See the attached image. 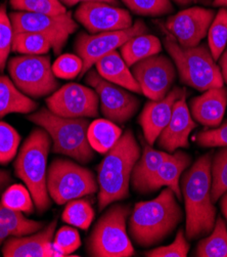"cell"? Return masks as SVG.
<instances>
[{"label": "cell", "mask_w": 227, "mask_h": 257, "mask_svg": "<svg viewBox=\"0 0 227 257\" xmlns=\"http://www.w3.org/2000/svg\"><path fill=\"white\" fill-rule=\"evenodd\" d=\"M212 153L199 157L183 173L181 194L185 203V236L195 240L209 235L215 225L217 210L211 195Z\"/></svg>", "instance_id": "obj_1"}, {"label": "cell", "mask_w": 227, "mask_h": 257, "mask_svg": "<svg viewBox=\"0 0 227 257\" xmlns=\"http://www.w3.org/2000/svg\"><path fill=\"white\" fill-rule=\"evenodd\" d=\"M183 218V213L170 188L150 201L136 203L129 216V235L142 248L155 246L169 237Z\"/></svg>", "instance_id": "obj_2"}, {"label": "cell", "mask_w": 227, "mask_h": 257, "mask_svg": "<svg viewBox=\"0 0 227 257\" xmlns=\"http://www.w3.org/2000/svg\"><path fill=\"white\" fill-rule=\"evenodd\" d=\"M105 155L97 167L99 210L128 198L132 170L141 155V149L133 133L127 131Z\"/></svg>", "instance_id": "obj_3"}, {"label": "cell", "mask_w": 227, "mask_h": 257, "mask_svg": "<svg viewBox=\"0 0 227 257\" xmlns=\"http://www.w3.org/2000/svg\"><path fill=\"white\" fill-rule=\"evenodd\" d=\"M52 144L48 133L42 127L36 128L24 142L14 164L16 175L26 185L41 213L52 206L47 191V158Z\"/></svg>", "instance_id": "obj_4"}, {"label": "cell", "mask_w": 227, "mask_h": 257, "mask_svg": "<svg viewBox=\"0 0 227 257\" xmlns=\"http://www.w3.org/2000/svg\"><path fill=\"white\" fill-rule=\"evenodd\" d=\"M28 120L42 127L53 141V152L86 164L94 157L88 139L89 121L86 118H65L46 108L29 115Z\"/></svg>", "instance_id": "obj_5"}, {"label": "cell", "mask_w": 227, "mask_h": 257, "mask_svg": "<svg viewBox=\"0 0 227 257\" xmlns=\"http://www.w3.org/2000/svg\"><path fill=\"white\" fill-rule=\"evenodd\" d=\"M163 43L177 69L182 83L199 91L223 86L221 69L216 64L207 44L184 47L171 35L166 36Z\"/></svg>", "instance_id": "obj_6"}, {"label": "cell", "mask_w": 227, "mask_h": 257, "mask_svg": "<svg viewBox=\"0 0 227 257\" xmlns=\"http://www.w3.org/2000/svg\"><path fill=\"white\" fill-rule=\"evenodd\" d=\"M131 208L114 204L95 223L87 240V253L93 257H130L135 251L127 233Z\"/></svg>", "instance_id": "obj_7"}, {"label": "cell", "mask_w": 227, "mask_h": 257, "mask_svg": "<svg viewBox=\"0 0 227 257\" xmlns=\"http://www.w3.org/2000/svg\"><path fill=\"white\" fill-rule=\"evenodd\" d=\"M98 184L87 168L66 159H56L47 170L48 194L59 205L96 193Z\"/></svg>", "instance_id": "obj_8"}, {"label": "cell", "mask_w": 227, "mask_h": 257, "mask_svg": "<svg viewBox=\"0 0 227 257\" xmlns=\"http://www.w3.org/2000/svg\"><path fill=\"white\" fill-rule=\"evenodd\" d=\"M8 69L16 86L32 98L50 95L59 89L60 83L49 57L28 55L15 57L9 61Z\"/></svg>", "instance_id": "obj_9"}, {"label": "cell", "mask_w": 227, "mask_h": 257, "mask_svg": "<svg viewBox=\"0 0 227 257\" xmlns=\"http://www.w3.org/2000/svg\"><path fill=\"white\" fill-rule=\"evenodd\" d=\"M14 33L31 32L44 36L60 55L71 34L78 29V24L71 13L58 16L17 12L10 15Z\"/></svg>", "instance_id": "obj_10"}, {"label": "cell", "mask_w": 227, "mask_h": 257, "mask_svg": "<svg viewBox=\"0 0 227 257\" xmlns=\"http://www.w3.org/2000/svg\"><path fill=\"white\" fill-rule=\"evenodd\" d=\"M85 75V82L97 93L99 107L106 119L124 124L137 113L140 101L128 89L104 79L96 70H89Z\"/></svg>", "instance_id": "obj_11"}, {"label": "cell", "mask_w": 227, "mask_h": 257, "mask_svg": "<svg viewBox=\"0 0 227 257\" xmlns=\"http://www.w3.org/2000/svg\"><path fill=\"white\" fill-rule=\"evenodd\" d=\"M146 32V25L142 21L138 20L130 28L125 30L103 32L98 34L80 33L75 43L76 53L83 61V69L80 77L85 75L91 67L104 56L117 50L130 38Z\"/></svg>", "instance_id": "obj_12"}, {"label": "cell", "mask_w": 227, "mask_h": 257, "mask_svg": "<svg viewBox=\"0 0 227 257\" xmlns=\"http://www.w3.org/2000/svg\"><path fill=\"white\" fill-rule=\"evenodd\" d=\"M47 109L65 118H93L98 116L99 99L93 88L69 83L46 99Z\"/></svg>", "instance_id": "obj_13"}, {"label": "cell", "mask_w": 227, "mask_h": 257, "mask_svg": "<svg viewBox=\"0 0 227 257\" xmlns=\"http://www.w3.org/2000/svg\"><path fill=\"white\" fill-rule=\"evenodd\" d=\"M132 74L141 92L150 100L165 97L176 79V67L166 56H151L132 66Z\"/></svg>", "instance_id": "obj_14"}, {"label": "cell", "mask_w": 227, "mask_h": 257, "mask_svg": "<svg viewBox=\"0 0 227 257\" xmlns=\"http://www.w3.org/2000/svg\"><path fill=\"white\" fill-rule=\"evenodd\" d=\"M75 19L90 34L125 30L133 25L128 11L100 2L81 4L75 12Z\"/></svg>", "instance_id": "obj_15"}, {"label": "cell", "mask_w": 227, "mask_h": 257, "mask_svg": "<svg viewBox=\"0 0 227 257\" xmlns=\"http://www.w3.org/2000/svg\"><path fill=\"white\" fill-rule=\"evenodd\" d=\"M215 15L214 10L192 7L168 18L166 28L181 46L193 47L207 36Z\"/></svg>", "instance_id": "obj_16"}, {"label": "cell", "mask_w": 227, "mask_h": 257, "mask_svg": "<svg viewBox=\"0 0 227 257\" xmlns=\"http://www.w3.org/2000/svg\"><path fill=\"white\" fill-rule=\"evenodd\" d=\"M58 220L30 236L12 237L5 242L3 254L6 257H63L54 246Z\"/></svg>", "instance_id": "obj_17"}, {"label": "cell", "mask_w": 227, "mask_h": 257, "mask_svg": "<svg viewBox=\"0 0 227 257\" xmlns=\"http://www.w3.org/2000/svg\"><path fill=\"white\" fill-rule=\"evenodd\" d=\"M184 94H186L185 89L174 87L165 97L146 102L139 115L138 121L142 128L144 141L149 146L155 145L171 119L176 100Z\"/></svg>", "instance_id": "obj_18"}, {"label": "cell", "mask_w": 227, "mask_h": 257, "mask_svg": "<svg viewBox=\"0 0 227 257\" xmlns=\"http://www.w3.org/2000/svg\"><path fill=\"white\" fill-rule=\"evenodd\" d=\"M185 98L186 94L176 100L171 119L157 140L159 148L169 154L187 148L189 135L196 126Z\"/></svg>", "instance_id": "obj_19"}, {"label": "cell", "mask_w": 227, "mask_h": 257, "mask_svg": "<svg viewBox=\"0 0 227 257\" xmlns=\"http://www.w3.org/2000/svg\"><path fill=\"white\" fill-rule=\"evenodd\" d=\"M227 107V88L214 87L205 90L190 101L191 116L200 124L218 127Z\"/></svg>", "instance_id": "obj_20"}, {"label": "cell", "mask_w": 227, "mask_h": 257, "mask_svg": "<svg viewBox=\"0 0 227 257\" xmlns=\"http://www.w3.org/2000/svg\"><path fill=\"white\" fill-rule=\"evenodd\" d=\"M191 162L190 157L184 152H175L170 154L169 157L162 163L158 171L150 179L146 193L156 192L163 187L170 188L176 198L181 200V188L179 187V178Z\"/></svg>", "instance_id": "obj_21"}, {"label": "cell", "mask_w": 227, "mask_h": 257, "mask_svg": "<svg viewBox=\"0 0 227 257\" xmlns=\"http://www.w3.org/2000/svg\"><path fill=\"white\" fill-rule=\"evenodd\" d=\"M95 70L104 79L135 93H142L135 77L117 50L95 63Z\"/></svg>", "instance_id": "obj_22"}, {"label": "cell", "mask_w": 227, "mask_h": 257, "mask_svg": "<svg viewBox=\"0 0 227 257\" xmlns=\"http://www.w3.org/2000/svg\"><path fill=\"white\" fill-rule=\"evenodd\" d=\"M142 153L135 163L130 184L133 190L140 194H146V188L149 181L158 171L162 163L169 157L170 154L151 148L145 141L142 142Z\"/></svg>", "instance_id": "obj_23"}, {"label": "cell", "mask_w": 227, "mask_h": 257, "mask_svg": "<svg viewBox=\"0 0 227 257\" xmlns=\"http://www.w3.org/2000/svg\"><path fill=\"white\" fill-rule=\"evenodd\" d=\"M38 108L32 97L23 93L8 76L0 74V118L9 114H30Z\"/></svg>", "instance_id": "obj_24"}, {"label": "cell", "mask_w": 227, "mask_h": 257, "mask_svg": "<svg viewBox=\"0 0 227 257\" xmlns=\"http://www.w3.org/2000/svg\"><path fill=\"white\" fill-rule=\"evenodd\" d=\"M43 226V222L25 217L23 212L12 210L0 202V246L10 237L34 234Z\"/></svg>", "instance_id": "obj_25"}, {"label": "cell", "mask_w": 227, "mask_h": 257, "mask_svg": "<svg viewBox=\"0 0 227 257\" xmlns=\"http://www.w3.org/2000/svg\"><path fill=\"white\" fill-rule=\"evenodd\" d=\"M121 56L129 67L136 63L156 56L161 53L162 42L161 40L151 34H139L128 41H126L121 47Z\"/></svg>", "instance_id": "obj_26"}, {"label": "cell", "mask_w": 227, "mask_h": 257, "mask_svg": "<svg viewBox=\"0 0 227 257\" xmlns=\"http://www.w3.org/2000/svg\"><path fill=\"white\" fill-rule=\"evenodd\" d=\"M122 134L116 123L108 119H97L89 124L87 139L93 151L106 154L119 141Z\"/></svg>", "instance_id": "obj_27"}, {"label": "cell", "mask_w": 227, "mask_h": 257, "mask_svg": "<svg viewBox=\"0 0 227 257\" xmlns=\"http://www.w3.org/2000/svg\"><path fill=\"white\" fill-rule=\"evenodd\" d=\"M193 255L196 257H227V227L222 217L216 218L212 232L198 242Z\"/></svg>", "instance_id": "obj_28"}, {"label": "cell", "mask_w": 227, "mask_h": 257, "mask_svg": "<svg viewBox=\"0 0 227 257\" xmlns=\"http://www.w3.org/2000/svg\"><path fill=\"white\" fill-rule=\"evenodd\" d=\"M208 46L214 60L219 61L227 45V9L221 8L208 30Z\"/></svg>", "instance_id": "obj_29"}, {"label": "cell", "mask_w": 227, "mask_h": 257, "mask_svg": "<svg viewBox=\"0 0 227 257\" xmlns=\"http://www.w3.org/2000/svg\"><path fill=\"white\" fill-rule=\"evenodd\" d=\"M52 48V43L40 34L31 32L14 34L12 50L15 53L28 56H42L47 54Z\"/></svg>", "instance_id": "obj_30"}, {"label": "cell", "mask_w": 227, "mask_h": 257, "mask_svg": "<svg viewBox=\"0 0 227 257\" xmlns=\"http://www.w3.org/2000/svg\"><path fill=\"white\" fill-rule=\"evenodd\" d=\"M62 218L73 226L86 230L93 221L94 210L87 200L75 199L67 203Z\"/></svg>", "instance_id": "obj_31"}, {"label": "cell", "mask_w": 227, "mask_h": 257, "mask_svg": "<svg viewBox=\"0 0 227 257\" xmlns=\"http://www.w3.org/2000/svg\"><path fill=\"white\" fill-rule=\"evenodd\" d=\"M211 195L217 202L227 192V147L218 151L211 164Z\"/></svg>", "instance_id": "obj_32"}, {"label": "cell", "mask_w": 227, "mask_h": 257, "mask_svg": "<svg viewBox=\"0 0 227 257\" xmlns=\"http://www.w3.org/2000/svg\"><path fill=\"white\" fill-rule=\"evenodd\" d=\"M2 203L6 207L24 213H32L34 204L30 191L23 185H13L5 191L2 196Z\"/></svg>", "instance_id": "obj_33"}, {"label": "cell", "mask_w": 227, "mask_h": 257, "mask_svg": "<svg viewBox=\"0 0 227 257\" xmlns=\"http://www.w3.org/2000/svg\"><path fill=\"white\" fill-rule=\"evenodd\" d=\"M11 7L24 13L58 16L67 13L61 0H10Z\"/></svg>", "instance_id": "obj_34"}, {"label": "cell", "mask_w": 227, "mask_h": 257, "mask_svg": "<svg viewBox=\"0 0 227 257\" xmlns=\"http://www.w3.org/2000/svg\"><path fill=\"white\" fill-rule=\"evenodd\" d=\"M132 13L138 16L159 17L173 11L172 0H121Z\"/></svg>", "instance_id": "obj_35"}, {"label": "cell", "mask_w": 227, "mask_h": 257, "mask_svg": "<svg viewBox=\"0 0 227 257\" xmlns=\"http://www.w3.org/2000/svg\"><path fill=\"white\" fill-rule=\"evenodd\" d=\"M21 136L7 122L0 121V164L10 163L17 155Z\"/></svg>", "instance_id": "obj_36"}, {"label": "cell", "mask_w": 227, "mask_h": 257, "mask_svg": "<svg viewBox=\"0 0 227 257\" xmlns=\"http://www.w3.org/2000/svg\"><path fill=\"white\" fill-rule=\"evenodd\" d=\"M14 28L6 5L0 6V73L6 69L8 59L13 48Z\"/></svg>", "instance_id": "obj_37"}, {"label": "cell", "mask_w": 227, "mask_h": 257, "mask_svg": "<svg viewBox=\"0 0 227 257\" xmlns=\"http://www.w3.org/2000/svg\"><path fill=\"white\" fill-rule=\"evenodd\" d=\"M189 251V243L186 240L184 230L180 228L174 241L166 246L158 247L145 252L146 257H185Z\"/></svg>", "instance_id": "obj_38"}, {"label": "cell", "mask_w": 227, "mask_h": 257, "mask_svg": "<svg viewBox=\"0 0 227 257\" xmlns=\"http://www.w3.org/2000/svg\"><path fill=\"white\" fill-rule=\"evenodd\" d=\"M83 69V61L79 56L66 54L60 56L53 65V71L58 78L73 79L80 76Z\"/></svg>", "instance_id": "obj_39"}, {"label": "cell", "mask_w": 227, "mask_h": 257, "mask_svg": "<svg viewBox=\"0 0 227 257\" xmlns=\"http://www.w3.org/2000/svg\"><path fill=\"white\" fill-rule=\"evenodd\" d=\"M54 246L63 256H69L81 246L78 230L71 226L61 227L54 239Z\"/></svg>", "instance_id": "obj_40"}, {"label": "cell", "mask_w": 227, "mask_h": 257, "mask_svg": "<svg viewBox=\"0 0 227 257\" xmlns=\"http://www.w3.org/2000/svg\"><path fill=\"white\" fill-rule=\"evenodd\" d=\"M195 141L204 148L227 147V121L213 130L199 132L195 137Z\"/></svg>", "instance_id": "obj_41"}, {"label": "cell", "mask_w": 227, "mask_h": 257, "mask_svg": "<svg viewBox=\"0 0 227 257\" xmlns=\"http://www.w3.org/2000/svg\"><path fill=\"white\" fill-rule=\"evenodd\" d=\"M62 3H64L65 5H67L68 7H73L78 4H84V3H89V2H100V3H106V4H110L113 6H118V2L117 0H61Z\"/></svg>", "instance_id": "obj_42"}, {"label": "cell", "mask_w": 227, "mask_h": 257, "mask_svg": "<svg viewBox=\"0 0 227 257\" xmlns=\"http://www.w3.org/2000/svg\"><path fill=\"white\" fill-rule=\"evenodd\" d=\"M13 182L12 175L9 171L0 169V193L8 188V186Z\"/></svg>", "instance_id": "obj_43"}, {"label": "cell", "mask_w": 227, "mask_h": 257, "mask_svg": "<svg viewBox=\"0 0 227 257\" xmlns=\"http://www.w3.org/2000/svg\"><path fill=\"white\" fill-rule=\"evenodd\" d=\"M219 67L221 69V73H222V77L224 82L227 84V50H225L224 53L222 54V56L219 59Z\"/></svg>", "instance_id": "obj_44"}, {"label": "cell", "mask_w": 227, "mask_h": 257, "mask_svg": "<svg viewBox=\"0 0 227 257\" xmlns=\"http://www.w3.org/2000/svg\"><path fill=\"white\" fill-rule=\"evenodd\" d=\"M172 2L180 7H186V6H191V5L204 4V3H207L208 0H172Z\"/></svg>", "instance_id": "obj_45"}, {"label": "cell", "mask_w": 227, "mask_h": 257, "mask_svg": "<svg viewBox=\"0 0 227 257\" xmlns=\"http://www.w3.org/2000/svg\"><path fill=\"white\" fill-rule=\"evenodd\" d=\"M220 205H221V210H222V213L226 219V223H227V192L221 197V202H220Z\"/></svg>", "instance_id": "obj_46"}, {"label": "cell", "mask_w": 227, "mask_h": 257, "mask_svg": "<svg viewBox=\"0 0 227 257\" xmlns=\"http://www.w3.org/2000/svg\"><path fill=\"white\" fill-rule=\"evenodd\" d=\"M213 7L227 9V0H214Z\"/></svg>", "instance_id": "obj_47"}, {"label": "cell", "mask_w": 227, "mask_h": 257, "mask_svg": "<svg viewBox=\"0 0 227 257\" xmlns=\"http://www.w3.org/2000/svg\"><path fill=\"white\" fill-rule=\"evenodd\" d=\"M226 50H227V49H226Z\"/></svg>", "instance_id": "obj_48"}]
</instances>
